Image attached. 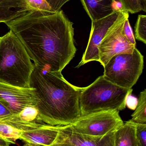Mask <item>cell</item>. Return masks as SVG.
Listing matches in <instances>:
<instances>
[{
  "label": "cell",
  "mask_w": 146,
  "mask_h": 146,
  "mask_svg": "<svg viewBox=\"0 0 146 146\" xmlns=\"http://www.w3.org/2000/svg\"></svg>",
  "instance_id": "obj_29"
},
{
  "label": "cell",
  "mask_w": 146,
  "mask_h": 146,
  "mask_svg": "<svg viewBox=\"0 0 146 146\" xmlns=\"http://www.w3.org/2000/svg\"><path fill=\"white\" fill-rule=\"evenodd\" d=\"M135 36L137 40L146 44V16L143 15H138L135 27Z\"/></svg>",
  "instance_id": "obj_18"
},
{
  "label": "cell",
  "mask_w": 146,
  "mask_h": 146,
  "mask_svg": "<svg viewBox=\"0 0 146 146\" xmlns=\"http://www.w3.org/2000/svg\"><path fill=\"white\" fill-rule=\"evenodd\" d=\"M121 3L124 10L131 14L146 11V4L142 0H117Z\"/></svg>",
  "instance_id": "obj_17"
},
{
  "label": "cell",
  "mask_w": 146,
  "mask_h": 146,
  "mask_svg": "<svg viewBox=\"0 0 146 146\" xmlns=\"http://www.w3.org/2000/svg\"><path fill=\"white\" fill-rule=\"evenodd\" d=\"M10 144H11V143L9 141H7L0 138V146H9Z\"/></svg>",
  "instance_id": "obj_24"
},
{
  "label": "cell",
  "mask_w": 146,
  "mask_h": 146,
  "mask_svg": "<svg viewBox=\"0 0 146 146\" xmlns=\"http://www.w3.org/2000/svg\"><path fill=\"white\" fill-rule=\"evenodd\" d=\"M124 21L111 28L98 48L99 62L103 67L115 56L131 54L136 48V46L129 42L123 34V26Z\"/></svg>",
  "instance_id": "obj_10"
},
{
  "label": "cell",
  "mask_w": 146,
  "mask_h": 146,
  "mask_svg": "<svg viewBox=\"0 0 146 146\" xmlns=\"http://www.w3.org/2000/svg\"><path fill=\"white\" fill-rule=\"evenodd\" d=\"M138 100L134 97L132 96V94L128 97L126 101V106L129 109L132 110H135L137 106Z\"/></svg>",
  "instance_id": "obj_22"
},
{
  "label": "cell",
  "mask_w": 146,
  "mask_h": 146,
  "mask_svg": "<svg viewBox=\"0 0 146 146\" xmlns=\"http://www.w3.org/2000/svg\"><path fill=\"white\" fill-rule=\"evenodd\" d=\"M30 86L35 88L39 100L35 107L39 121L51 126H63L81 116V87L69 83L61 72L43 70L34 64Z\"/></svg>",
  "instance_id": "obj_2"
},
{
  "label": "cell",
  "mask_w": 146,
  "mask_h": 146,
  "mask_svg": "<svg viewBox=\"0 0 146 146\" xmlns=\"http://www.w3.org/2000/svg\"><path fill=\"white\" fill-rule=\"evenodd\" d=\"M136 139L138 146H146V124H137Z\"/></svg>",
  "instance_id": "obj_20"
},
{
  "label": "cell",
  "mask_w": 146,
  "mask_h": 146,
  "mask_svg": "<svg viewBox=\"0 0 146 146\" xmlns=\"http://www.w3.org/2000/svg\"><path fill=\"white\" fill-rule=\"evenodd\" d=\"M39 101L35 88L18 87L0 82V103L12 114H19L28 107L35 108Z\"/></svg>",
  "instance_id": "obj_8"
},
{
  "label": "cell",
  "mask_w": 146,
  "mask_h": 146,
  "mask_svg": "<svg viewBox=\"0 0 146 146\" xmlns=\"http://www.w3.org/2000/svg\"><path fill=\"white\" fill-rule=\"evenodd\" d=\"M1 37H0V40H1Z\"/></svg>",
  "instance_id": "obj_28"
},
{
  "label": "cell",
  "mask_w": 146,
  "mask_h": 146,
  "mask_svg": "<svg viewBox=\"0 0 146 146\" xmlns=\"http://www.w3.org/2000/svg\"><path fill=\"white\" fill-rule=\"evenodd\" d=\"M12 114L4 105L0 103V117L7 116Z\"/></svg>",
  "instance_id": "obj_23"
},
{
  "label": "cell",
  "mask_w": 146,
  "mask_h": 146,
  "mask_svg": "<svg viewBox=\"0 0 146 146\" xmlns=\"http://www.w3.org/2000/svg\"><path fill=\"white\" fill-rule=\"evenodd\" d=\"M56 126L58 134L52 145L64 143L74 146H115L116 130L102 136H94L75 133L64 125Z\"/></svg>",
  "instance_id": "obj_11"
},
{
  "label": "cell",
  "mask_w": 146,
  "mask_h": 146,
  "mask_svg": "<svg viewBox=\"0 0 146 146\" xmlns=\"http://www.w3.org/2000/svg\"><path fill=\"white\" fill-rule=\"evenodd\" d=\"M137 124L127 121L116 130L115 146H138L136 139Z\"/></svg>",
  "instance_id": "obj_14"
},
{
  "label": "cell",
  "mask_w": 146,
  "mask_h": 146,
  "mask_svg": "<svg viewBox=\"0 0 146 146\" xmlns=\"http://www.w3.org/2000/svg\"><path fill=\"white\" fill-rule=\"evenodd\" d=\"M123 124L117 110H108L81 116L64 125L71 131L85 135L100 136L116 130Z\"/></svg>",
  "instance_id": "obj_6"
},
{
  "label": "cell",
  "mask_w": 146,
  "mask_h": 146,
  "mask_svg": "<svg viewBox=\"0 0 146 146\" xmlns=\"http://www.w3.org/2000/svg\"><path fill=\"white\" fill-rule=\"evenodd\" d=\"M34 64L18 38L9 31L0 40V82L30 88Z\"/></svg>",
  "instance_id": "obj_3"
},
{
  "label": "cell",
  "mask_w": 146,
  "mask_h": 146,
  "mask_svg": "<svg viewBox=\"0 0 146 146\" xmlns=\"http://www.w3.org/2000/svg\"><path fill=\"white\" fill-rule=\"evenodd\" d=\"M129 17L128 12L115 11L103 19L92 21L91 29L86 49L81 61L76 68H79L90 62H99L98 48L100 43L111 28L129 19Z\"/></svg>",
  "instance_id": "obj_7"
},
{
  "label": "cell",
  "mask_w": 146,
  "mask_h": 146,
  "mask_svg": "<svg viewBox=\"0 0 146 146\" xmlns=\"http://www.w3.org/2000/svg\"><path fill=\"white\" fill-rule=\"evenodd\" d=\"M133 91L132 88L121 87L100 76L91 85L81 87L79 98L81 116L105 111L123 110L127 106V98Z\"/></svg>",
  "instance_id": "obj_4"
},
{
  "label": "cell",
  "mask_w": 146,
  "mask_h": 146,
  "mask_svg": "<svg viewBox=\"0 0 146 146\" xmlns=\"http://www.w3.org/2000/svg\"><path fill=\"white\" fill-rule=\"evenodd\" d=\"M23 146H37V145H34V144L25 142V144Z\"/></svg>",
  "instance_id": "obj_26"
},
{
  "label": "cell",
  "mask_w": 146,
  "mask_h": 146,
  "mask_svg": "<svg viewBox=\"0 0 146 146\" xmlns=\"http://www.w3.org/2000/svg\"><path fill=\"white\" fill-rule=\"evenodd\" d=\"M143 1V2L145 4H146V0H142Z\"/></svg>",
  "instance_id": "obj_27"
},
{
  "label": "cell",
  "mask_w": 146,
  "mask_h": 146,
  "mask_svg": "<svg viewBox=\"0 0 146 146\" xmlns=\"http://www.w3.org/2000/svg\"><path fill=\"white\" fill-rule=\"evenodd\" d=\"M129 121L136 124H146V90L141 92L137 106Z\"/></svg>",
  "instance_id": "obj_15"
},
{
  "label": "cell",
  "mask_w": 146,
  "mask_h": 146,
  "mask_svg": "<svg viewBox=\"0 0 146 146\" xmlns=\"http://www.w3.org/2000/svg\"><path fill=\"white\" fill-rule=\"evenodd\" d=\"M5 24L43 70L61 72L75 55L73 23L62 10L50 15L31 12Z\"/></svg>",
  "instance_id": "obj_1"
},
{
  "label": "cell",
  "mask_w": 146,
  "mask_h": 146,
  "mask_svg": "<svg viewBox=\"0 0 146 146\" xmlns=\"http://www.w3.org/2000/svg\"><path fill=\"white\" fill-rule=\"evenodd\" d=\"M80 1L92 21L103 19L115 12L113 7L115 0Z\"/></svg>",
  "instance_id": "obj_13"
},
{
  "label": "cell",
  "mask_w": 146,
  "mask_h": 146,
  "mask_svg": "<svg viewBox=\"0 0 146 146\" xmlns=\"http://www.w3.org/2000/svg\"><path fill=\"white\" fill-rule=\"evenodd\" d=\"M33 12L47 15L57 12L45 0H0V23L6 24Z\"/></svg>",
  "instance_id": "obj_9"
},
{
  "label": "cell",
  "mask_w": 146,
  "mask_h": 146,
  "mask_svg": "<svg viewBox=\"0 0 146 146\" xmlns=\"http://www.w3.org/2000/svg\"><path fill=\"white\" fill-rule=\"evenodd\" d=\"M37 146H43L41 145H38ZM74 146L72 145H69V144H64V143H61V144H54V145H51V146Z\"/></svg>",
  "instance_id": "obj_25"
},
{
  "label": "cell",
  "mask_w": 146,
  "mask_h": 146,
  "mask_svg": "<svg viewBox=\"0 0 146 146\" xmlns=\"http://www.w3.org/2000/svg\"><path fill=\"white\" fill-rule=\"evenodd\" d=\"M103 67V76L106 80L121 87L131 88L143 72L144 56L135 48L131 54L113 56Z\"/></svg>",
  "instance_id": "obj_5"
},
{
  "label": "cell",
  "mask_w": 146,
  "mask_h": 146,
  "mask_svg": "<svg viewBox=\"0 0 146 146\" xmlns=\"http://www.w3.org/2000/svg\"><path fill=\"white\" fill-rule=\"evenodd\" d=\"M52 9L57 12L61 10L62 7L70 0H45Z\"/></svg>",
  "instance_id": "obj_21"
},
{
  "label": "cell",
  "mask_w": 146,
  "mask_h": 146,
  "mask_svg": "<svg viewBox=\"0 0 146 146\" xmlns=\"http://www.w3.org/2000/svg\"><path fill=\"white\" fill-rule=\"evenodd\" d=\"M58 133L56 126L45 124L34 129L21 131L19 139L38 145L50 146L55 140Z\"/></svg>",
  "instance_id": "obj_12"
},
{
  "label": "cell",
  "mask_w": 146,
  "mask_h": 146,
  "mask_svg": "<svg viewBox=\"0 0 146 146\" xmlns=\"http://www.w3.org/2000/svg\"><path fill=\"white\" fill-rule=\"evenodd\" d=\"M122 33L123 36L129 42L131 43L135 46H136V43L135 38L130 26L129 19H127L123 23Z\"/></svg>",
  "instance_id": "obj_19"
},
{
  "label": "cell",
  "mask_w": 146,
  "mask_h": 146,
  "mask_svg": "<svg viewBox=\"0 0 146 146\" xmlns=\"http://www.w3.org/2000/svg\"><path fill=\"white\" fill-rule=\"evenodd\" d=\"M21 131L6 123L0 122V138L11 144H14L20 139Z\"/></svg>",
  "instance_id": "obj_16"
}]
</instances>
